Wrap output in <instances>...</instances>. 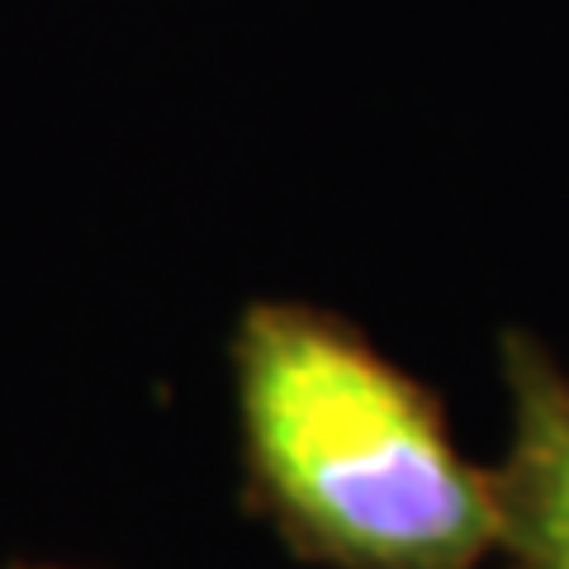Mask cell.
Returning <instances> with one entry per match:
<instances>
[{"mask_svg": "<svg viewBox=\"0 0 569 569\" xmlns=\"http://www.w3.org/2000/svg\"><path fill=\"white\" fill-rule=\"evenodd\" d=\"M242 508L313 569H479L493 470L456 447L441 395L342 313L247 305L233 337Z\"/></svg>", "mask_w": 569, "mask_h": 569, "instance_id": "obj_1", "label": "cell"}, {"mask_svg": "<svg viewBox=\"0 0 569 569\" xmlns=\"http://www.w3.org/2000/svg\"><path fill=\"white\" fill-rule=\"evenodd\" d=\"M512 441L493 470L498 556L508 569H569V376L531 332L498 342Z\"/></svg>", "mask_w": 569, "mask_h": 569, "instance_id": "obj_2", "label": "cell"}, {"mask_svg": "<svg viewBox=\"0 0 569 569\" xmlns=\"http://www.w3.org/2000/svg\"><path fill=\"white\" fill-rule=\"evenodd\" d=\"M6 569H77V565H48V560H10Z\"/></svg>", "mask_w": 569, "mask_h": 569, "instance_id": "obj_3", "label": "cell"}]
</instances>
